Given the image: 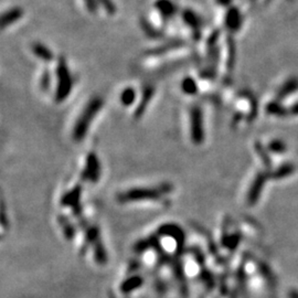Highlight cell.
<instances>
[{"instance_id": "5", "label": "cell", "mask_w": 298, "mask_h": 298, "mask_svg": "<svg viewBox=\"0 0 298 298\" xmlns=\"http://www.w3.org/2000/svg\"><path fill=\"white\" fill-rule=\"evenodd\" d=\"M135 98H136V92L132 87H127L121 95V102L123 105L125 106H130L134 103Z\"/></svg>"}, {"instance_id": "7", "label": "cell", "mask_w": 298, "mask_h": 298, "mask_svg": "<svg viewBox=\"0 0 298 298\" xmlns=\"http://www.w3.org/2000/svg\"><path fill=\"white\" fill-rule=\"evenodd\" d=\"M46 47H42L40 46H35L34 47V53H37L40 59L42 60H46V61H49V60H51V53L49 52L47 50H45Z\"/></svg>"}, {"instance_id": "4", "label": "cell", "mask_w": 298, "mask_h": 298, "mask_svg": "<svg viewBox=\"0 0 298 298\" xmlns=\"http://www.w3.org/2000/svg\"><path fill=\"white\" fill-rule=\"evenodd\" d=\"M91 156L87 157L85 169L83 170L82 177L85 179H91V180H97L99 176V165L96 157L94 154H90Z\"/></svg>"}, {"instance_id": "1", "label": "cell", "mask_w": 298, "mask_h": 298, "mask_svg": "<svg viewBox=\"0 0 298 298\" xmlns=\"http://www.w3.org/2000/svg\"><path fill=\"white\" fill-rule=\"evenodd\" d=\"M103 106V101L99 97L92 98L87 103V105L83 109L82 113L79 114L78 121L75 122L73 127L72 136L77 141H81L84 139L87 129L94 121V117L101 110Z\"/></svg>"}, {"instance_id": "3", "label": "cell", "mask_w": 298, "mask_h": 298, "mask_svg": "<svg viewBox=\"0 0 298 298\" xmlns=\"http://www.w3.org/2000/svg\"><path fill=\"white\" fill-rule=\"evenodd\" d=\"M190 133L193 142L200 144L204 139V128H202L201 110L198 106H193L190 110Z\"/></svg>"}, {"instance_id": "2", "label": "cell", "mask_w": 298, "mask_h": 298, "mask_svg": "<svg viewBox=\"0 0 298 298\" xmlns=\"http://www.w3.org/2000/svg\"><path fill=\"white\" fill-rule=\"evenodd\" d=\"M169 186L167 185L165 188L161 187H155V188H135L130 191L123 192L118 197V200L123 204L127 202H141V201H152V200H160L162 194L170 192Z\"/></svg>"}, {"instance_id": "6", "label": "cell", "mask_w": 298, "mask_h": 298, "mask_svg": "<svg viewBox=\"0 0 298 298\" xmlns=\"http://www.w3.org/2000/svg\"><path fill=\"white\" fill-rule=\"evenodd\" d=\"M182 89H184L185 92L189 95H194L197 94V84L196 82L193 81L192 78H187L184 82H182Z\"/></svg>"}]
</instances>
